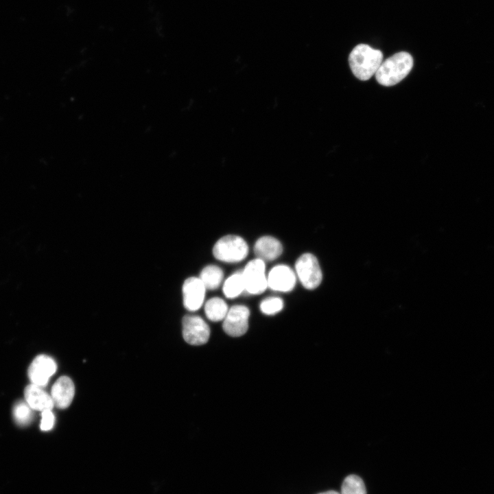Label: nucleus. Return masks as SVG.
Here are the masks:
<instances>
[{"mask_svg": "<svg viewBox=\"0 0 494 494\" xmlns=\"http://www.w3.org/2000/svg\"><path fill=\"white\" fill-rule=\"evenodd\" d=\"M74 393L75 386L72 380L67 376H62L53 385L51 397L55 406L64 409L71 403Z\"/></svg>", "mask_w": 494, "mask_h": 494, "instance_id": "11", "label": "nucleus"}, {"mask_svg": "<svg viewBox=\"0 0 494 494\" xmlns=\"http://www.w3.org/2000/svg\"><path fill=\"white\" fill-rule=\"evenodd\" d=\"M13 415L17 424L27 425L32 419V412L29 405L24 401L17 402L13 408Z\"/></svg>", "mask_w": 494, "mask_h": 494, "instance_id": "18", "label": "nucleus"}, {"mask_svg": "<svg viewBox=\"0 0 494 494\" xmlns=\"http://www.w3.org/2000/svg\"><path fill=\"white\" fill-rule=\"evenodd\" d=\"M268 287L279 292H290L296 284L295 272L287 266L281 264L273 267L268 277Z\"/></svg>", "mask_w": 494, "mask_h": 494, "instance_id": "10", "label": "nucleus"}, {"mask_svg": "<svg viewBox=\"0 0 494 494\" xmlns=\"http://www.w3.org/2000/svg\"><path fill=\"white\" fill-rule=\"evenodd\" d=\"M54 415L51 410L43 411L40 429L43 431H49L52 429L54 425Z\"/></svg>", "mask_w": 494, "mask_h": 494, "instance_id": "20", "label": "nucleus"}, {"mask_svg": "<svg viewBox=\"0 0 494 494\" xmlns=\"http://www.w3.org/2000/svg\"><path fill=\"white\" fill-rule=\"evenodd\" d=\"M250 311L244 305H237L228 309L223 322V329L229 336L239 337L248 328Z\"/></svg>", "mask_w": 494, "mask_h": 494, "instance_id": "7", "label": "nucleus"}, {"mask_svg": "<svg viewBox=\"0 0 494 494\" xmlns=\"http://www.w3.org/2000/svg\"><path fill=\"white\" fill-rule=\"evenodd\" d=\"M224 277L222 270L215 265L204 267L200 274V279L207 290H215L221 284Z\"/></svg>", "mask_w": 494, "mask_h": 494, "instance_id": "14", "label": "nucleus"}, {"mask_svg": "<svg viewBox=\"0 0 494 494\" xmlns=\"http://www.w3.org/2000/svg\"><path fill=\"white\" fill-rule=\"evenodd\" d=\"M248 253V246L241 237L228 235L220 238L214 245V257L223 262L237 263L244 260Z\"/></svg>", "mask_w": 494, "mask_h": 494, "instance_id": "3", "label": "nucleus"}, {"mask_svg": "<svg viewBox=\"0 0 494 494\" xmlns=\"http://www.w3.org/2000/svg\"><path fill=\"white\" fill-rule=\"evenodd\" d=\"M206 290L200 278L190 277L187 279L183 285L185 307L190 311L199 309L203 304Z\"/></svg>", "mask_w": 494, "mask_h": 494, "instance_id": "9", "label": "nucleus"}, {"mask_svg": "<svg viewBox=\"0 0 494 494\" xmlns=\"http://www.w3.org/2000/svg\"><path fill=\"white\" fill-rule=\"evenodd\" d=\"M412 67V55L406 51H400L382 61L375 74V78L383 86H394L408 75Z\"/></svg>", "mask_w": 494, "mask_h": 494, "instance_id": "2", "label": "nucleus"}, {"mask_svg": "<svg viewBox=\"0 0 494 494\" xmlns=\"http://www.w3.org/2000/svg\"><path fill=\"white\" fill-rule=\"evenodd\" d=\"M340 494H366L362 479L356 475L346 477L342 484Z\"/></svg>", "mask_w": 494, "mask_h": 494, "instance_id": "17", "label": "nucleus"}, {"mask_svg": "<svg viewBox=\"0 0 494 494\" xmlns=\"http://www.w3.org/2000/svg\"><path fill=\"white\" fill-rule=\"evenodd\" d=\"M56 364L51 357L40 355L37 356L29 366L28 376L33 384L43 387L56 372Z\"/></svg>", "mask_w": 494, "mask_h": 494, "instance_id": "8", "label": "nucleus"}, {"mask_svg": "<svg viewBox=\"0 0 494 494\" xmlns=\"http://www.w3.org/2000/svg\"><path fill=\"white\" fill-rule=\"evenodd\" d=\"M254 252L257 258L270 261L278 258L283 252L281 243L272 236L260 237L255 244Z\"/></svg>", "mask_w": 494, "mask_h": 494, "instance_id": "12", "label": "nucleus"}, {"mask_svg": "<svg viewBox=\"0 0 494 494\" xmlns=\"http://www.w3.org/2000/svg\"><path fill=\"white\" fill-rule=\"evenodd\" d=\"M283 307V301L279 297H268L263 300L260 304V309L261 312L266 315H273L280 311Z\"/></svg>", "mask_w": 494, "mask_h": 494, "instance_id": "19", "label": "nucleus"}, {"mask_svg": "<svg viewBox=\"0 0 494 494\" xmlns=\"http://www.w3.org/2000/svg\"><path fill=\"white\" fill-rule=\"evenodd\" d=\"M245 290L250 294L263 293L268 287L265 262L258 258L250 261L242 271Z\"/></svg>", "mask_w": 494, "mask_h": 494, "instance_id": "5", "label": "nucleus"}, {"mask_svg": "<svg viewBox=\"0 0 494 494\" xmlns=\"http://www.w3.org/2000/svg\"><path fill=\"white\" fill-rule=\"evenodd\" d=\"M318 494H340V493L336 491H327L320 493Z\"/></svg>", "mask_w": 494, "mask_h": 494, "instance_id": "21", "label": "nucleus"}, {"mask_svg": "<svg viewBox=\"0 0 494 494\" xmlns=\"http://www.w3.org/2000/svg\"><path fill=\"white\" fill-rule=\"evenodd\" d=\"M184 340L191 345L205 344L210 336V329L200 316L186 315L182 321Z\"/></svg>", "mask_w": 494, "mask_h": 494, "instance_id": "6", "label": "nucleus"}, {"mask_svg": "<svg viewBox=\"0 0 494 494\" xmlns=\"http://www.w3.org/2000/svg\"><path fill=\"white\" fill-rule=\"evenodd\" d=\"M24 395L27 403L35 410L43 412L51 410L54 406L51 395L35 384L27 386L24 390Z\"/></svg>", "mask_w": 494, "mask_h": 494, "instance_id": "13", "label": "nucleus"}, {"mask_svg": "<svg viewBox=\"0 0 494 494\" xmlns=\"http://www.w3.org/2000/svg\"><path fill=\"white\" fill-rule=\"evenodd\" d=\"M383 61V54L366 44H359L351 51L349 63L353 75L366 81L375 74Z\"/></svg>", "mask_w": 494, "mask_h": 494, "instance_id": "1", "label": "nucleus"}, {"mask_svg": "<svg viewBox=\"0 0 494 494\" xmlns=\"http://www.w3.org/2000/svg\"><path fill=\"white\" fill-rule=\"evenodd\" d=\"M222 290L228 298H235L243 292L245 287L242 272H237L226 279Z\"/></svg>", "mask_w": 494, "mask_h": 494, "instance_id": "16", "label": "nucleus"}, {"mask_svg": "<svg viewBox=\"0 0 494 494\" xmlns=\"http://www.w3.org/2000/svg\"><path fill=\"white\" fill-rule=\"evenodd\" d=\"M228 311L227 304L223 299L219 297L210 298L204 305V311L207 317L213 322L223 320Z\"/></svg>", "mask_w": 494, "mask_h": 494, "instance_id": "15", "label": "nucleus"}, {"mask_svg": "<svg viewBox=\"0 0 494 494\" xmlns=\"http://www.w3.org/2000/svg\"><path fill=\"white\" fill-rule=\"evenodd\" d=\"M296 275L302 285L308 290L319 286L322 281V272L316 257L311 253H305L298 257L295 263Z\"/></svg>", "mask_w": 494, "mask_h": 494, "instance_id": "4", "label": "nucleus"}]
</instances>
